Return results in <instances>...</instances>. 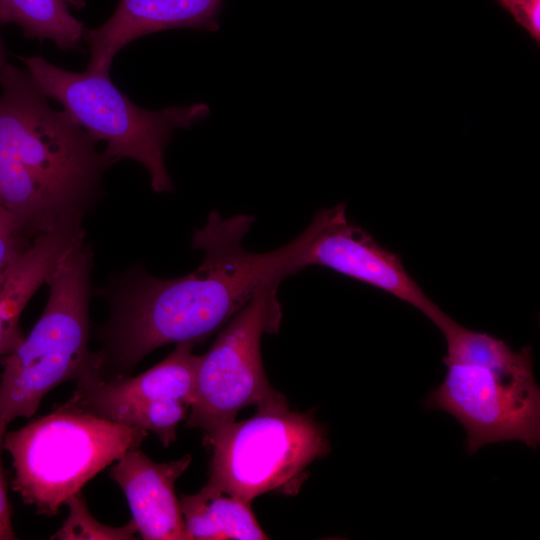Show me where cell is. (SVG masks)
<instances>
[{
  "label": "cell",
  "instance_id": "10",
  "mask_svg": "<svg viewBox=\"0 0 540 540\" xmlns=\"http://www.w3.org/2000/svg\"><path fill=\"white\" fill-rule=\"evenodd\" d=\"M223 0H119L110 18L87 29V69L109 73L116 54L130 42L155 32L191 28L216 31Z\"/></svg>",
  "mask_w": 540,
  "mask_h": 540
},
{
  "label": "cell",
  "instance_id": "7",
  "mask_svg": "<svg viewBox=\"0 0 540 540\" xmlns=\"http://www.w3.org/2000/svg\"><path fill=\"white\" fill-rule=\"evenodd\" d=\"M203 443L211 449L206 484L249 504L267 492L296 495L308 466L330 452L325 427L310 413L290 410L286 398Z\"/></svg>",
  "mask_w": 540,
  "mask_h": 540
},
{
  "label": "cell",
  "instance_id": "3",
  "mask_svg": "<svg viewBox=\"0 0 540 540\" xmlns=\"http://www.w3.org/2000/svg\"><path fill=\"white\" fill-rule=\"evenodd\" d=\"M438 328L446 340V374L427 397L426 407L460 423L470 455L505 441L535 449L540 441V390L531 347L515 352L503 340L469 330L449 316Z\"/></svg>",
  "mask_w": 540,
  "mask_h": 540
},
{
  "label": "cell",
  "instance_id": "23",
  "mask_svg": "<svg viewBox=\"0 0 540 540\" xmlns=\"http://www.w3.org/2000/svg\"><path fill=\"white\" fill-rule=\"evenodd\" d=\"M0 540H1V538H0Z\"/></svg>",
  "mask_w": 540,
  "mask_h": 540
},
{
  "label": "cell",
  "instance_id": "8",
  "mask_svg": "<svg viewBox=\"0 0 540 540\" xmlns=\"http://www.w3.org/2000/svg\"><path fill=\"white\" fill-rule=\"evenodd\" d=\"M280 283L262 288L200 355L186 426L200 429L203 441L235 421L243 408L285 399L270 385L261 355L263 335L276 334L282 320Z\"/></svg>",
  "mask_w": 540,
  "mask_h": 540
},
{
  "label": "cell",
  "instance_id": "1",
  "mask_svg": "<svg viewBox=\"0 0 540 540\" xmlns=\"http://www.w3.org/2000/svg\"><path fill=\"white\" fill-rule=\"evenodd\" d=\"M255 218L239 214L225 219L212 211L197 230L192 248L203 251L201 265L174 279L140 276L120 296L98 352L102 377L127 376L155 349L197 343L219 331L262 288L282 282L305 267L311 237L308 226L286 245L265 253L243 246Z\"/></svg>",
  "mask_w": 540,
  "mask_h": 540
},
{
  "label": "cell",
  "instance_id": "5",
  "mask_svg": "<svg viewBox=\"0 0 540 540\" xmlns=\"http://www.w3.org/2000/svg\"><path fill=\"white\" fill-rule=\"evenodd\" d=\"M149 432L98 417L66 401L5 433L13 490L38 514L53 516L96 474L138 447Z\"/></svg>",
  "mask_w": 540,
  "mask_h": 540
},
{
  "label": "cell",
  "instance_id": "13",
  "mask_svg": "<svg viewBox=\"0 0 540 540\" xmlns=\"http://www.w3.org/2000/svg\"><path fill=\"white\" fill-rule=\"evenodd\" d=\"M186 540H264L251 504L206 484L179 498Z\"/></svg>",
  "mask_w": 540,
  "mask_h": 540
},
{
  "label": "cell",
  "instance_id": "18",
  "mask_svg": "<svg viewBox=\"0 0 540 540\" xmlns=\"http://www.w3.org/2000/svg\"><path fill=\"white\" fill-rule=\"evenodd\" d=\"M540 44V0H496Z\"/></svg>",
  "mask_w": 540,
  "mask_h": 540
},
{
  "label": "cell",
  "instance_id": "15",
  "mask_svg": "<svg viewBox=\"0 0 540 540\" xmlns=\"http://www.w3.org/2000/svg\"><path fill=\"white\" fill-rule=\"evenodd\" d=\"M44 283L43 271L32 263L15 262L5 270L0 285V357L12 352L23 340L19 327L22 311Z\"/></svg>",
  "mask_w": 540,
  "mask_h": 540
},
{
  "label": "cell",
  "instance_id": "17",
  "mask_svg": "<svg viewBox=\"0 0 540 540\" xmlns=\"http://www.w3.org/2000/svg\"><path fill=\"white\" fill-rule=\"evenodd\" d=\"M33 240L14 216L0 205V271H5Z\"/></svg>",
  "mask_w": 540,
  "mask_h": 540
},
{
  "label": "cell",
  "instance_id": "22",
  "mask_svg": "<svg viewBox=\"0 0 540 540\" xmlns=\"http://www.w3.org/2000/svg\"><path fill=\"white\" fill-rule=\"evenodd\" d=\"M4 272L5 271H0V285H1L2 281H3V279H4Z\"/></svg>",
  "mask_w": 540,
  "mask_h": 540
},
{
  "label": "cell",
  "instance_id": "12",
  "mask_svg": "<svg viewBox=\"0 0 540 540\" xmlns=\"http://www.w3.org/2000/svg\"><path fill=\"white\" fill-rule=\"evenodd\" d=\"M194 346L193 342L176 344L165 359L137 376L97 377L78 382L68 401L92 414L109 406L160 400H179L190 407L200 360V355L192 352Z\"/></svg>",
  "mask_w": 540,
  "mask_h": 540
},
{
  "label": "cell",
  "instance_id": "21",
  "mask_svg": "<svg viewBox=\"0 0 540 540\" xmlns=\"http://www.w3.org/2000/svg\"><path fill=\"white\" fill-rule=\"evenodd\" d=\"M66 3L76 9H82L85 4L86 0H65Z\"/></svg>",
  "mask_w": 540,
  "mask_h": 540
},
{
  "label": "cell",
  "instance_id": "14",
  "mask_svg": "<svg viewBox=\"0 0 540 540\" xmlns=\"http://www.w3.org/2000/svg\"><path fill=\"white\" fill-rule=\"evenodd\" d=\"M0 24H15L25 37L50 40L65 52L78 49L86 31L65 0H0Z\"/></svg>",
  "mask_w": 540,
  "mask_h": 540
},
{
  "label": "cell",
  "instance_id": "4",
  "mask_svg": "<svg viewBox=\"0 0 540 540\" xmlns=\"http://www.w3.org/2000/svg\"><path fill=\"white\" fill-rule=\"evenodd\" d=\"M92 254L84 239L49 275V297L29 335L2 357L0 430L33 416L56 386L102 377L99 353L88 348Z\"/></svg>",
  "mask_w": 540,
  "mask_h": 540
},
{
  "label": "cell",
  "instance_id": "16",
  "mask_svg": "<svg viewBox=\"0 0 540 540\" xmlns=\"http://www.w3.org/2000/svg\"><path fill=\"white\" fill-rule=\"evenodd\" d=\"M69 514L62 526L50 537L58 540H130L135 539L137 528L131 519L126 525L112 527L100 523L89 512L81 492L69 498Z\"/></svg>",
  "mask_w": 540,
  "mask_h": 540
},
{
  "label": "cell",
  "instance_id": "20",
  "mask_svg": "<svg viewBox=\"0 0 540 540\" xmlns=\"http://www.w3.org/2000/svg\"><path fill=\"white\" fill-rule=\"evenodd\" d=\"M6 63H7L6 51H5V47L1 39V36H0V73L2 69L4 68V66L6 65Z\"/></svg>",
  "mask_w": 540,
  "mask_h": 540
},
{
  "label": "cell",
  "instance_id": "11",
  "mask_svg": "<svg viewBox=\"0 0 540 540\" xmlns=\"http://www.w3.org/2000/svg\"><path fill=\"white\" fill-rule=\"evenodd\" d=\"M191 461L192 456L187 454L178 460L156 463L138 446L114 462L110 477L122 489L142 539L186 540L175 483Z\"/></svg>",
  "mask_w": 540,
  "mask_h": 540
},
{
  "label": "cell",
  "instance_id": "6",
  "mask_svg": "<svg viewBox=\"0 0 540 540\" xmlns=\"http://www.w3.org/2000/svg\"><path fill=\"white\" fill-rule=\"evenodd\" d=\"M45 94L61 104L70 117L115 162L128 158L142 164L157 193L173 190L165 164V149L177 129H187L210 113L205 103L148 110L134 104L112 83L109 73L73 72L41 56L19 57Z\"/></svg>",
  "mask_w": 540,
  "mask_h": 540
},
{
  "label": "cell",
  "instance_id": "9",
  "mask_svg": "<svg viewBox=\"0 0 540 540\" xmlns=\"http://www.w3.org/2000/svg\"><path fill=\"white\" fill-rule=\"evenodd\" d=\"M309 226L305 267H327L385 291L418 309L435 325L445 316L408 274L397 254L348 221L344 203L319 210Z\"/></svg>",
  "mask_w": 540,
  "mask_h": 540
},
{
  "label": "cell",
  "instance_id": "2",
  "mask_svg": "<svg viewBox=\"0 0 540 540\" xmlns=\"http://www.w3.org/2000/svg\"><path fill=\"white\" fill-rule=\"evenodd\" d=\"M0 205L32 239L82 220L115 163L49 97L27 69L0 73Z\"/></svg>",
  "mask_w": 540,
  "mask_h": 540
},
{
  "label": "cell",
  "instance_id": "19",
  "mask_svg": "<svg viewBox=\"0 0 540 540\" xmlns=\"http://www.w3.org/2000/svg\"><path fill=\"white\" fill-rule=\"evenodd\" d=\"M5 433L6 431L0 430V538L1 540H11L16 539L17 537L13 531L11 509L7 498V489L1 461Z\"/></svg>",
  "mask_w": 540,
  "mask_h": 540
}]
</instances>
